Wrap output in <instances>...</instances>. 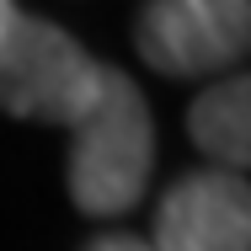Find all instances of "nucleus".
<instances>
[{"label": "nucleus", "mask_w": 251, "mask_h": 251, "mask_svg": "<svg viewBox=\"0 0 251 251\" xmlns=\"http://www.w3.org/2000/svg\"><path fill=\"white\" fill-rule=\"evenodd\" d=\"M70 198L80 214H97V219H112V214H128L134 203L145 198V182H150L155 166V123L150 107H145V91L101 64L97 75V97L91 107L70 123Z\"/></svg>", "instance_id": "nucleus-1"}, {"label": "nucleus", "mask_w": 251, "mask_h": 251, "mask_svg": "<svg viewBox=\"0 0 251 251\" xmlns=\"http://www.w3.org/2000/svg\"><path fill=\"white\" fill-rule=\"evenodd\" d=\"M101 64L64 27L16 11L0 32V112L70 128L97 97Z\"/></svg>", "instance_id": "nucleus-2"}, {"label": "nucleus", "mask_w": 251, "mask_h": 251, "mask_svg": "<svg viewBox=\"0 0 251 251\" xmlns=\"http://www.w3.org/2000/svg\"><path fill=\"white\" fill-rule=\"evenodd\" d=\"M134 43L150 70L176 80L235 70L251 49V0H145Z\"/></svg>", "instance_id": "nucleus-3"}, {"label": "nucleus", "mask_w": 251, "mask_h": 251, "mask_svg": "<svg viewBox=\"0 0 251 251\" xmlns=\"http://www.w3.org/2000/svg\"><path fill=\"white\" fill-rule=\"evenodd\" d=\"M150 251H251V193L235 171H187L155 208Z\"/></svg>", "instance_id": "nucleus-4"}, {"label": "nucleus", "mask_w": 251, "mask_h": 251, "mask_svg": "<svg viewBox=\"0 0 251 251\" xmlns=\"http://www.w3.org/2000/svg\"><path fill=\"white\" fill-rule=\"evenodd\" d=\"M187 134L214 171H246L251 160V80L235 70L230 80H214L208 91H198L193 112H187Z\"/></svg>", "instance_id": "nucleus-5"}, {"label": "nucleus", "mask_w": 251, "mask_h": 251, "mask_svg": "<svg viewBox=\"0 0 251 251\" xmlns=\"http://www.w3.org/2000/svg\"><path fill=\"white\" fill-rule=\"evenodd\" d=\"M86 251H150V241H139V235H97Z\"/></svg>", "instance_id": "nucleus-6"}, {"label": "nucleus", "mask_w": 251, "mask_h": 251, "mask_svg": "<svg viewBox=\"0 0 251 251\" xmlns=\"http://www.w3.org/2000/svg\"><path fill=\"white\" fill-rule=\"evenodd\" d=\"M11 16H16V0H0V32L11 27Z\"/></svg>", "instance_id": "nucleus-7"}]
</instances>
